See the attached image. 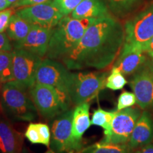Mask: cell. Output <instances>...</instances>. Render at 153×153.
Segmentation results:
<instances>
[{"label":"cell","instance_id":"cell-1","mask_svg":"<svg viewBox=\"0 0 153 153\" xmlns=\"http://www.w3.org/2000/svg\"><path fill=\"white\" fill-rule=\"evenodd\" d=\"M124 42L123 25L111 15L99 17L62 62L69 70H104L116 60Z\"/></svg>","mask_w":153,"mask_h":153},{"label":"cell","instance_id":"cell-2","mask_svg":"<svg viewBox=\"0 0 153 153\" xmlns=\"http://www.w3.org/2000/svg\"><path fill=\"white\" fill-rule=\"evenodd\" d=\"M96 19H74L64 16L53 28L46 58L62 61L77 45Z\"/></svg>","mask_w":153,"mask_h":153},{"label":"cell","instance_id":"cell-3","mask_svg":"<svg viewBox=\"0 0 153 153\" xmlns=\"http://www.w3.org/2000/svg\"><path fill=\"white\" fill-rule=\"evenodd\" d=\"M0 104L5 116L11 121H32L38 116L37 108L28 89L14 80L1 85Z\"/></svg>","mask_w":153,"mask_h":153},{"label":"cell","instance_id":"cell-4","mask_svg":"<svg viewBox=\"0 0 153 153\" xmlns=\"http://www.w3.org/2000/svg\"><path fill=\"white\" fill-rule=\"evenodd\" d=\"M28 93L38 112L47 119H52L70 109L71 102L68 95L56 88L35 82Z\"/></svg>","mask_w":153,"mask_h":153},{"label":"cell","instance_id":"cell-5","mask_svg":"<svg viewBox=\"0 0 153 153\" xmlns=\"http://www.w3.org/2000/svg\"><path fill=\"white\" fill-rule=\"evenodd\" d=\"M108 72H79L71 74L68 95L74 106L89 102L106 87Z\"/></svg>","mask_w":153,"mask_h":153},{"label":"cell","instance_id":"cell-6","mask_svg":"<svg viewBox=\"0 0 153 153\" xmlns=\"http://www.w3.org/2000/svg\"><path fill=\"white\" fill-rule=\"evenodd\" d=\"M74 108H70L56 116L51 126V146L57 153H78L83 147L82 140L72 135V118Z\"/></svg>","mask_w":153,"mask_h":153},{"label":"cell","instance_id":"cell-7","mask_svg":"<svg viewBox=\"0 0 153 153\" xmlns=\"http://www.w3.org/2000/svg\"><path fill=\"white\" fill-rule=\"evenodd\" d=\"M12 54L13 80L28 89L35 84L36 72L43 59L24 49L14 48Z\"/></svg>","mask_w":153,"mask_h":153},{"label":"cell","instance_id":"cell-8","mask_svg":"<svg viewBox=\"0 0 153 153\" xmlns=\"http://www.w3.org/2000/svg\"><path fill=\"white\" fill-rule=\"evenodd\" d=\"M141 114L142 112L139 108L133 106L116 111L110 133L104 136L101 142L127 144Z\"/></svg>","mask_w":153,"mask_h":153},{"label":"cell","instance_id":"cell-9","mask_svg":"<svg viewBox=\"0 0 153 153\" xmlns=\"http://www.w3.org/2000/svg\"><path fill=\"white\" fill-rule=\"evenodd\" d=\"M71 74L63 63L45 57L38 68L36 82L51 86L68 94Z\"/></svg>","mask_w":153,"mask_h":153},{"label":"cell","instance_id":"cell-10","mask_svg":"<svg viewBox=\"0 0 153 153\" xmlns=\"http://www.w3.org/2000/svg\"><path fill=\"white\" fill-rule=\"evenodd\" d=\"M15 14L30 24L48 28L55 27L64 17L53 0L22 7L15 11Z\"/></svg>","mask_w":153,"mask_h":153},{"label":"cell","instance_id":"cell-11","mask_svg":"<svg viewBox=\"0 0 153 153\" xmlns=\"http://www.w3.org/2000/svg\"><path fill=\"white\" fill-rule=\"evenodd\" d=\"M131 89L141 109L153 111V61L146 60L133 74L130 82Z\"/></svg>","mask_w":153,"mask_h":153},{"label":"cell","instance_id":"cell-12","mask_svg":"<svg viewBox=\"0 0 153 153\" xmlns=\"http://www.w3.org/2000/svg\"><path fill=\"white\" fill-rule=\"evenodd\" d=\"M125 42L143 45L153 37V4L124 25Z\"/></svg>","mask_w":153,"mask_h":153},{"label":"cell","instance_id":"cell-13","mask_svg":"<svg viewBox=\"0 0 153 153\" xmlns=\"http://www.w3.org/2000/svg\"><path fill=\"white\" fill-rule=\"evenodd\" d=\"M142 45L124 42L114 66L126 76L133 75L146 62Z\"/></svg>","mask_w":153,"mask_h":153},{"label":"cell","instance_id":"cell-14","mask_svg":"<svg viewBox=\"0 0 153 153\" xmlns=\"http://www.w3.org/2000/svg\"><path fill=\"white\" fill-rule=\"evenodd\" d=\"M53 28L32 24L26 38L21 43H14V48L24 49L41 57L46 55Z\"/></svg>","mask_w":153,"mask_h":153},{"label":"cell","instance_id":"cell-15","mask_svg":"<svg viewBox=\"0 0 153 153\" xmlns=\"http://www.w3.org/2000/svg\"><path fill=\"white\" fill-rule=\"evenodd\" d=\"M153 141V117L148 111L142 112L128 143L132 150L150 144Z\"/></svg>","mask_w":153,"mask_h":153},{"label":"cell","instance_id":"cell-16","mask_svg":"<svg viewBox=\"0 0 153 153\" xmlns=\"http://www.w3.org/2000/svg\"><path fill=\"white\" fill-rule=\"evenodd\" d=\"M22 135L7 118L0 116V153H21Z\"/></svg>","mask_w":153,"mask_h":153},{"label":"cell","instance_id":"cell-17","mask_svg":"<svg viewBox=\"0 0 153 153\" xmlns=\"http://www.w3.org/2000/svg\"><path fill=\"white\" fill-rule=\"evenodd\" d=\"M110 15L102 0H82L72 13L74 19H97Z\"/></svg>","mask_w":153,"mask_h":153},{"label":"cell","instance_id":"cell-18","mask_svg":"<svg viewBox=\"0 0 153 153\" xmlns=\"http://www.w3.org/2000/svg\"><path fill=\"white\" fill-rule=\"evenodd\" d=\"M89 102L75 106L72 118V135L77 140L82 141V136L91 125L89 118Z\"/></svg>","mask_w":153,"mask_h":153},{"label":"cell","instance_id":"cell-19","mask_svg":"<svg viewBox=\"0 0 153 153\" xmlns=\"http://www.w3.org/2000/svg\"><path fill=\"white\" fill-rule=\"evenodd\" d=\"M32 24L16 14L11 16L6 33L14 43L22 42L29 33Z\"/></svg>","mask_w":153,"mask_h":153},{"label":"cell","instance_id":"cell-20","mask_svg":"<svg viewBox=\"0 0 153 153\" xmlns=\"http://www.w3.org/2000/svg\"><path fill=\"white\" fill-rule=\"evenodd\" d=\"M78 153H132L128 144L100 142L83 148Z\"/></svg>","mask_w":153,"mask_h":153},{"label":"cell","instance_id":"cell-21","mask_svg":"<svg viewBox=\"0 0 153 153\" xmlns=\"http://www.w3.org/2000/svg\"><path fill=\"white\" fill-rule=\"evenodd\" d=\"M116 111H107L99 108L93 113L91 123L92 125L99 126L104 129V136H107L110 133L111 124L116 115Z\"/></svg>","mask_w":153,"mask_h":153},{"label":"cell","instance_id":"cell-22","mask_svg":"<svg viewBox=\"0 0 153 153\" xmlns=\"http://www.w3.org/2000/svg\"><path fill=\"white\" fill-rule=\"evenodd\" d=\"M12 51H0V85L13 80Z\"/></svg>","mask_w":153,"mask_h":153},{"label":"cell","instance_id":"cell-23","mask_svg":"<svg viewBox=\"0 0 153 153\" xmlns=\"http://www.w3.org/2000/svg\"><path fill=\"white\" fill-rule=\"evenodd\" d=\"M140 0H107L109 8L116 16L127 14Z\"/></svg>","mask_w":153,"mask_h":153},{"label":"cell","instance_id":"cell-24","mask_svg":"<svg viewBox=\"0 0 153 153\" xmlns=\"http://www.w3.org/2000/svg\"><path fill=\"white\" fill-rule=\"evenodd\" d=\"M127 83L124 74L117 68L113 66L111 73L107 76L106 87L111 90H119L123 89Z\"/></svg>","mask_w":153,"mask_h":153},{"label":"cell","instance_id":"cell-25","mask_svg":"<svg viewBox=\"0 0 153 153\" xmlns=\"http://www.w3.org/2000/svg\"><path fill=\"white\" fill-rule=\"evenodd\" d=\"M57 8L64 16H69L73 12L82 0H53Z\"/></svg>","mask_w":153,"mask_h":153},{"label":"cell","instance_id":"cell-26","mask_svg":"<svg viewBox=\"0 0 153 153\" xmlns=\"http://www.w3.org/2000/svg\"><path fill=\"white\" fill-rule=\"evenodd\" d=\"M137 104V99L134 93L130 91H123L119 95L118 98L117 103V111H120L125 109L134 106Z\"/></svg>","mask_w":153,"mask_h":153},{"label":"cell","instance_id":"cell-27","mask_svg":"<svg viewBox=\"0 0 153 153\" xmlns=\"http://www.w3.org/2000/svg\"><path fill=\"white\" fill-rule=\"evenodd\" d=\"M36 127L41 137V144L49 147L51 145V131L50 127L45 123H36Z\"/></svg>","mask_w":153,"mask_h":153},{"label":"cell","instance_id":"cell-28","mask_svg":"<svg viewBox=\"0 0 153 153\" xmlns=\"http://www.w3.org/2000/svg\"><path fill=\"white\" fill-rule=\"evenodd\" d=\"M25 137L32 144H41V137L36 127V123H30L25 132Z\"/></svg>","mask_w":153,"mask_h":153},{"label":"cell","instance_id":"cell-29","mask_svg":"<svg viewBox=\"0 0 153 153\" xmlns=\"http://www.w3.org/2000/svg\"><path fill=\"white\" fill-rule=\"evenodd\" d=\"M14 9L11 7L0 11V33H4L7 30L11 17L14 14Z\"/></svg>","mask_w":153,"mask_h":153},{"label":"cell","instance_id":"cell-30","mask_svg":"<svg viewBox=\"0 0 153 153\" xmlns=\"http://www.w3.org/2000/svg\"><path fill=\"white\" fill-rule=\"evenodd\" d=\"M13 45L11 43V40L4 33H0V51H13Z\"/></svg>","mask_w":153,"mask_h":153},{"label":"cell","instance_id":"cell-31","mask_svg":"<svg viewBox=\"0 0 153 153\" xmlns=\"http://www.w3.org/2000/svg\"><path fill=\"white\" fill-rule=\"evenodd\" d=\"M47 1H49V0H18L16 3L11 6V7L12 8H16V7H28V6L45 2Z\"/></svg>","mask_w":153,"mask_h":153},{"label":"cell","instance_id":"cell-32","mask_svg":"<svg viewBox=\"0 0 153 153\" xmlns=\"http://www.w3.org/2000/svg\"><path fill=\"white\" fill-rule=\"evenodd\" d=\"M142 46L144 52L153 59V37L151 38L148 42L143 44Z\"/></svg>","mask_w":153,"mask_h":153},{"label":"cell","instance_id":"cell-33","mask_svg":"<svg viewBox=\"0 0 153 153\" xmlns=\"http://www.w3.org/2000/svg\"><path fill=\"white\" fill-rule=\"evenodd\" d=\"M133 153H153V143L136 149Z\"/></svg>","mask_w":153,"mask_h":153},{"label":"cell","instance_id":"cell-34","mask_svg":"<svg viewBox=\"0 0 153 153\" xmlns=\"http://www.w3.org/2000/svg\"><path fill=\"white\" fill-rule=\"evenodd\" d=\"M9 7H11V4L7 1V0H0V11L5 10Z\"/></svg>","mask_w":153,"mask_h":153},{"label":"cell","instance_id":"cell-35","mask_svg":"<svg viewBox=\"0 0 153 153\" xmlns=\"http://www.w3.org/2000/svg\"><path fill=\"white\" fill-rule=\"evenodd\" d=\"M17 1H18V0H7V1L11 4V7L14 4L16 3Z\"/></svg>","mask_w":153,"mask_h":153},{"label":"cell","instance_id":"cell-36","mask_svg":"<svg viewBox=\"0 0 153 153\" xmlns=\"http://www.w3.org/2000/svg\"><path fill=\"white\" fill-rule=\"evenodd\" d=\"M45 153H55V152L53 150H48V151H46Z\"/></svg>","mask_w":153,"mask_h":153},{"label":"cell","instance_id":"cell-37","mask_svg":"<svg viewBox=\"0 0 153 153\" xmlns=\"http://www.w3.org/2000/svg\"><path fill=\"white\" fill-rule=\"evenodd\" d=\"M1 110V104H0V111Z\"/></svg>","mask_w":153,"mask_h":153}]
</instances>
